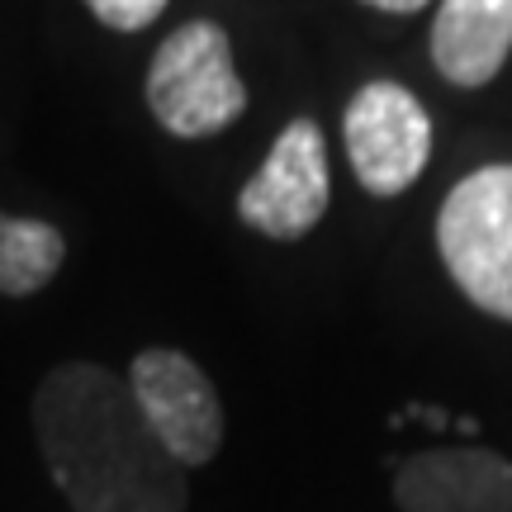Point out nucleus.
<instances>
[{"mask_svg": "<svg viewBox=\"0 0 512 512\" xmlns=\"http://www.w3.org/2000/svg\"><path fill=\"white\" fill-rule=\"evenodd\" d=\"M441 261L456 290L489 318L512 323V166H479L451 185L437 214Z\"/></svg>", "mask_w": 512, "mask_h": 512, "instance_id": "f03ea898", "label": "nucleus"}, {"mask_svg": "<svg viewBox=\"0 0 512 512\" xmlns=\"http://www.w3.org/2000/svg\"><path fill=\"white\" fill-rule=\"evenodd\" d=\"M62 256H67V242L53 223L0 214V294L10 299L38 294L62 271Z\"/></svg>", "mask_w": 512, "mask_h": 512, "instance_id": "1a4fd4ad", "label": "nucleus"}, {"mask_svg": "<svg viewBox=\"0 0 512 512\" xmlns=\"http://www.w3.org/2000/svg\"><path fill=\"white\" fill-rule=\"evenodd\" d=\"M38 451L76 512H185V470L152 437L124 375L95 361L48 370L34 394Z\"/></svg>", "mask_w": 512, "mask_h": 512, "instance_id": "f257e3e1", "label": "nucleus"}, {"mask_svg": "<svg viewBox=\"0 0 512 512\" xmlns=\"http://www.w3.org/2000/svg\"><path fill=\"white\" fill-rule=\"evenodd\" d=\"M166 5H171V0H86V10H91L105 29H119V34H138L147 24H157Z\"/></svg>", "mask_w": 512, "mask_h": 512, "instance_id": "9d476101", "label": "nucleus"}, {"mask_svg": "<svg viewBox=\"0 0 512 512\" xmlns=\"http://www.w3.org/2000/svg\"><path fill=\"white\" fill-rule=\"evenodd\" d=\"M147 110L171 138H214L247 110L233 43L214 19H190L147 67Z\"/></svg>", "mask_w": 512, "mask_h": 512, "instance_id": "7ed1b4c3", "label": "nucleus"}, {"mask_svg": "<svg viewBox=\"0 0 512 512\" xmlns=\"http://www.w3.org/2000/svg\"><path fill=\"white\" fill-rule=\"evenodd\" d=\"M512 53V0H441L432 19V62L460 86H489Z\"/></svg>", "mask_w": 512, "mask_h": 512, "instance_id": "6e6552de", "label": "nucleus"}, {"mask_svg": "<svg viewBox=\"0 0 512 512\" xmlns=\"http://www.w3.org/2000/svg\"><path fill=\"white\" fill-rule=\"evenodd\" d=\"M128 389L143 408L152 437L166 446V456L181 470L209 465L223 451V403L214 384L185 351L152 347L133 356Z\"/></svg>", "mask_w": 512, "mask_h": 512, "instance_id": "423d86ee", "label": "nucleus"}, {"mask_svg": "<svg viewBox=\"0 0 512 512\" xmlns=\"http://www.w3.org/2000/svg\"><path fill=\"white\" fill-rule=\"evenodd\" d=\"M370 10H384V15H418L427 0H361Z\"/></svg>", "mask_w": 512, "mask_h": 512, "instance_id": "9b49d317", "label": "nucleus"}, {"mask_svg": "<svg viewBox=\"0 0 512 512\" xmlns=\"http://www.w3.org/2000/svg\"><path fill=\"white\" fill-rule=\"evenodd\" d=\"M347 162L370 195L394 200L413 190L432 157V119L399 81H366L342 114Z\"/></svg>", "mask_w": 512, "mask_h": 512, "instance_id": "20e7f679", "label": "nucleus"}, {"mask_svg": "<svg viewBox=\"0 0 512 512\" xmlns=\"http://www.w3.org/2000/svg\"><path fill=\"white\" fill-rule=\"evenodd\" d=\"M328 200L332 176L323 128L309 114H299L275 133L266 162L238 190V219L271 242H299L328 214Z\"/></svg>", "mask_w": 512, "mask_h": 512, "instance_id": "39448f33", "label": "nucleus"}, {"mask_svg": "<svg viewBox=\"0 0 512 512\" xmlns=\"http://www.w3.org/2000/svg\"><path fill=\"white\" fill-rule=\"evenodd\" d=\"M399 512H512V465L489 446H437L394 470Z\"/></svg>", "mask_w": 512, "mask_h": 512, "instance_id": "0eeeda50", "label": "nucleus"}]
</instances>
